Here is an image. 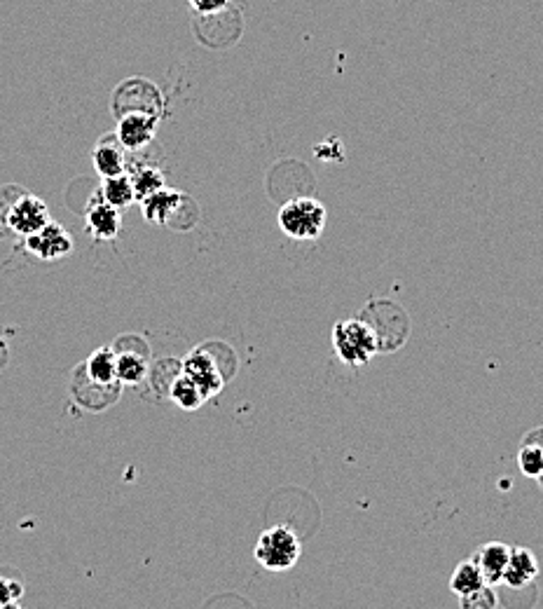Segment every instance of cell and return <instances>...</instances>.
<instances>
[{"mask_svg":"<svg viewBox=\"0 0 543 609\" xmlns=\"http://www.w3.org/2000/svg\"><path fill=\"white\" fill-rule=\"evenodd\" d=\"M333 347L338 357L349 366H363L373 359L380 347V338L373 324L366 319H347L333 328Z\"/></svg>","mask_w":543,"mask_h":609,"instance_id":"obj_1","label":"cell"},{"mask_svg":"<svg viewBox=\"0 0 543 609\" xmlns=\"http://www.w3.org/2000/svg\"><path fill=\"white\" fill-rule=\"evenodd\" d=\"M326 207L312 197H295L279 209V228L291 239L312 242L323 235L326 228Z\"/></svg>","mask_w":543,"mask_h":609,"instance_id":"obj_2","label":"cell"},{"mask_svg":"<svg viewBox=\"0 0 543 609\" xmlns=\"http://www.w3.org/2000/svg\"><path fill=\"white\" fill-rule=\"evenodd\" d=\"M302 544L300 537L288 528V525H274V528L265 530L263 535L258 537L256 551L253 556L267 570L274 572H284L291 570V567L300 560Z\"/></svg>","mask_w":543,"mask_h":609,"instance_id":"obj_3","label":"cell"},{"mask_svg":"<svg viewBox=\"0 0 543 609\" xmlns=\"http://www.w3.org/2000/svg\"><path fill=\"white\" fill-rule=\"evenodd\" d=\"M8 228L17 235L29 237L33 232L43 230L50 223V209L36 195H22L10 204L8 209Z\"/></svg>","mask_w":543,"mask_h":609,"instance_id":"obj_4","label":"cell"},{"mask_svg":"<svg viewBox=\"0 0 543 609\" xmlns=\"http://www.w3.org/2000/svg\"><path fill=\"white\" fill-rule=\"evenodd\" d=\"M26 249L40 260H59L73 251V237L68 235L64 225L50 221L43 230L26 237Z\"/></svg>","mask_w":543,"mask_h":609,"instance_id":"obj_5","label":"cell"},{"mask_svg":"<svg viewBox=\"0 0 543 609\" xmlns=\"http://www.w3.org/2000/svg\"><path fill=\"white\" fill-rule=\"evenodd\" d=\"M183 373L188 375L190 380L197 382L199 389H202V392L206 394V399L216 396L225 385V380H223L221 371H218L216 361H213L211 354L204 352V350H195L188 359L183 361Z\"/></svg>","mask_w":543,"mask_h":609,"instance_id":"obj_6","label":"cell"},{"mask_svg":"<svg viewBox=\"0 0 543 609\" xmlns=\"http://www.w3.org/2000/svg\"><path fill=\"white\" fill-rule=\"evenodd\" d=\"M536 577H539V560H536L534 553L525 549V546H515V549H511V558H508L504 581H501V584L513 588V591H520V588L532 586Z\"/></svg>","mask_w":543,"mask_h":609,"instance_id":"obj_7","label":"cell"},{"mask_svg":"<svg viewBox=\"0 0 543 609\" xmlns=\"http://www.w3.org/2000/svg\"><path fill=\"white\" fill-rule=\"evenodd\" d=\"M155 125L157 118L150 113H127L120 118L118 127V139L125 148L139 150L148 146L155 136Z\"/></svg>","mask_w":543,"mask_h":609,"instance_id":"obj_8","label":"cell"},{"mask_svg":"<svg viewBox=\"0 0 543 609\" xmlns=\"http://www.w3.org/2000/svg\"><path fill=\"white\" fill-rule=\"evenodd\" d=\"M85 218H87L89 235H92L94 239H99V242H113V239L120 235V228H122L120 209L113 207V204H108L106 200L92 204Z\"/></svg>","mask_w":543,"mask_h":609,"instance_id":"obj_9","label":"cell"},{"mask_svg":"<svg viewBox=\"0 0 543 609\" xmlns=\"http://www.w3.org/2000/svg\"><path fill=\"white\" fill-rule=\"evenodd\" d=\"M508 558H511V546L504 542H490V544L480 546V551L476 553V560H478L480 572H483L487 584L499 586L501 581H504Z\"/></svg>","mask_w":543,"mask_h":609,"instance_id":"obj_10","label":"cell"},{"mask_svg":"<svg viewBox=\"0 0 543 609\" xmlns=\"http://www.w3.org/2000/svg\"><path fill=\"white\" fill-rule=\"evenodd\" d=\"M185 204V195L178 193V190H169L162 188L160 193L146 197V200H141L143 207V216H146V221L153 223H171V218L176 216V211L181 209Z\"/></svg>","mask_w":543,"mask_h":609,"instance_id":"obj_11","label":"cell"},{"mask_svg":"<svg viewBox=\"0 0 543 609\" xmlns=\"http://www.w3.org/2000/svg\"><path fill=\"white\" fill-rule=\"evenodd\" d=\"M87 375L96 385L111 387L118 382V354L111 347H101L87 361Z\"/></svg>","mask_w":543,"mask_h":609,"instance_id":"obj_12","label":"cell"},{"mask_svg":"<svg viewBox=\"0 0 543 609\" xmlns=\"http://www.w3.org/2000/svg\"><path fill=\"white\" fill-rule=\"evenodd\" d=\"M487 584L483 572H480V565L476 558L462 560L455 567V572H452L450 577V591L457 595V598H464V595H471L473 591H478V588H483Z\"/></svg>","mask_w":543,"mask_h":609,"instance_id":"obj_13","label":"cell"},{"mask_svg":"<svg viewBox=\"0 0 543 609\" xmlns=\"http://www.w3.org/2000/svg\"><path fill=\"white\" fill-rule=\"evenodd\" d=\"M101 200H106L108 204H113V207H118V209L129 207V204L136 200L132 176L118 174V176H108V179H103Z\"/></svg>","mask_w":543,"mask_h":609,"instance_id":"obj_14","label":"cell"},{"mask_svg":"<svg viewBox=\"0 0 543 609\" xmlns=\"http://www.w3.org/2000/svg\"><path fill=\"white\" fill-rule=\"evenodd\" d=\"M94 167L103 179H108V176H118L125 174V155H122L120 146H115L111 141H103L99 146L94 148L92 153Z\"/></svg>","mask_w":543,"mask_h":609,"instance_id":"obj_15","label":"cell"},{"mask_svg":"<svg viewBox=\"0 0 543 609\" xmlns=\"http://www.w3.org/2000/svg\"><path fill=\"white\" fill-rule=\"evenodd\" d=\"M171 399H174L183 410H197L206 401V394L199 389L195 380L181 373L171 385Z\"/></svg>","mask_w":543,"mask_h":609,"instance_id":"obj_16","label":"cell"},{"mask_svg":"<svg viewBox=\"0 0 543 609\" xmlns=\"http://www.w3.org/2000/svg\"><path fill=\"white\" fill-rule=\"evenodd\" d=\"M148 373L146 357L136 352H122L118 354V380L127 382V385H139Z\"/></svg>","mask_w":543,"mask_h":609,"instance_id":"obj_17","label":"cell"},{"mask_svg":"<svg viewBox=\"0 0 543 609\" xmlns=\"http://www.w3.org/2000/svg\"><path fill=\"white\" fill-rule=\"evenodd\" d=\"M132 183H134L136 200H146V197L160 193L162 188H167L164 186V174L155 167H143L141 171H136L132 176Z\"/></svg>","mask_w":543,"mask_h":609,"instance_id":"obj_18","label":"cell"},{"mask_svg":"<svg viewBox=\"0 0 543 609\" xmlns=\"http://www.w3.org/2000/svg\"><path fill=\"white\" fill-rule=\"evenodd\" d=\"M518 469L527 478H539L543 471V446H539V443L522 441V446L518 450Z\"/></svg>","mask_w":543,"mask_h":609,"instance_id":"obj_19","label":"cell"},{"mask_svg":"<svg viewBox=\"0 0 543 609\" xmlns=\"http://www.w3.org/2000/svg\"><path fill=\"white\" fill-rule=\"evenodd\" d=\"M459 605L464 609H494L499 605L497 591H494V586L485 584L483 588H478V591H473L471 595H464V598H459Z\"/></svg>","mask_w":543,"mask_h":609,"instance_id":"obj_20","label":"cell"},{"mask_svg":"<svg viewBox=\"0 0 543 609\" xmlns=\"http://www.w3.org/2000/svg\"><path fill=\"white\" fill-rule=\"evenodd\" d=\"M24 586L19 581L0 577V607H15L22 600Z\"/></svg>","mask_w":543,"mask_h":609,"instance_id":"obj_21","label":"cell"},{"mask_svg":"<svg viewBox=\"0 0 543 609\" xmlns=\"http://www.w3.org/2000/svg\"><path fill=\"white\" fill-rule=\"evenodd\" d=\"M190 3L195 5V10L204 17L218 15V12H223L225 8H228V0H190Z\"/></svg>","mask_w":543,"mask_h":609,"instance_id":"obj_22","label":"cell"},{"mask_svg":"<svg viewBox=\"0 0 543 609\" xmlns=\"http://www.w3.org/2000/svg\"><path fill=\"white\" fill-rule=\"evenodd\" d=\"M522 441H527V443H539V446H543V427H534L532 431H527L525 439H522Z\"/></svg>","mask_w":543,"mask_h":609,"instance_id":"obj_23","label":"cell"},{"mask_svg":"<svg viewBox=\"0 0 543 609\" xmlns=\"http://www.w3.org/2000/svg\"><path fill=\"white\" fill-rule=\"evenodd\" d=\"M536 481H539V485H541V488H543V471H541V476L536 478Z\"/></svg>","mask_w":543,"mask_h":609,"instance_id":"obj_24","label":"cell"}]
</instances>
